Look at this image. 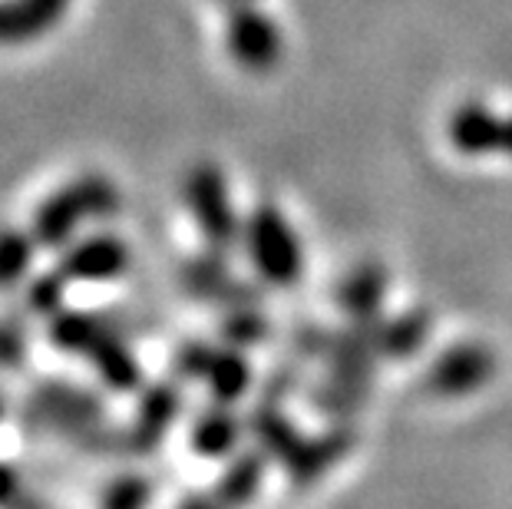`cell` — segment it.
I'll use <instances>...</instances> for the list:
<instances>
[{
	"instance_id": "obj_1",
	"label": "cell",
	"mask_w": 512,
	"mask_h": 509,
	"mask_svg": "<svg viewBox=\"0 0 512 509\" xmlns=\"http://www.w3.org/2000/svg\"><path fill=\"white\" fill-rule=\"evenodd\" d=\"M67 10V0H4L0 4V43H24L43 34Z\"/></svg>"
},
{
	"instance_id": "obj_2",
	"label": "cell",
	"mask_w": 512,
	"mask_h": 509,
	"mask_svg": "<svg viewBox=\"0 0 512 509\" xmlns=\"http://www.w3.org/2000/svg\"><path fill=\"white\" fill-rule=\"evenodd\" d=\"M24 265H27V238L20 235L0 238V285L24 275Z\"/></svg>"
}]
</instances>
